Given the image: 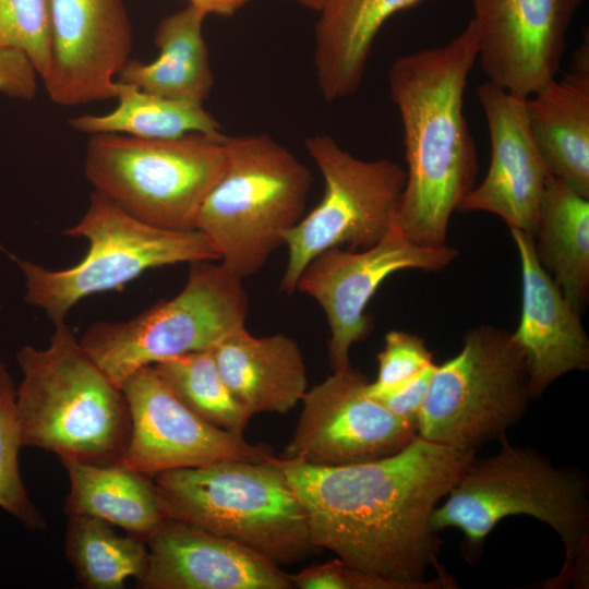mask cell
<instances>
[{
  "label": "cell",
  "mask_w": 589,
  "mask_h": 589,
  "mask_svg": "<svg viewBox=\"0 0 589 589\" xmlns=\"http://www.w3.org/2000/svg\"><path fill=\"white\" fill-rule=\"evenodd\" d=\"M476 453L416 436L399 452L348 466L276 457L305 508L316 549L396 589L455 588L431 517Z\"/></svg>",
  "instance_id": "1"
},
{
  "label": "cell",
  "mask_w": 589,
  "mask_h": 589,
  "mask_svg": "<svg viewBox=\"0 0 589 589\" xmlns=\"http://www.w3.org/2000/svg\"><path fill=\"white\" fill-rule=\"evenodd\" d=\"M477 55L469 21L447 44L398 57L388 72L407 163L395 225L417 245L447 244L450 216L474 187L478 158L464 96Z\"/></svg>",
  "instance_id": "2"
},
{
  "label": "cell",
  "mask_w": 589,
  "mask_h": 589,
  "mask_svg": "<svg viewBox=\"0 0 589 589\" xmlns=\"http://www.w3.org/2000/svg\"><path fill=\"white\" fill-rule=\"evenodd\" d=\"M500 450L476 457L448 491L431 517L435 532L457 528L464 533L469 556L481 550L485 538L504 518L529 516L551 527L561 538L565 556L548 589L588 588L589 585V483L570 466H555L532 447L500 440Z\"/></svg>",
  "instance_id": "3"
},
{
  "label": "cell",
  "mask_w": 589,
  "mask_h": 589,
  "mask_svg": "<svg viewBox=\"0 0 589 589\" xmlns=\"http://www.w3.org/2000/svg\"><path fill=\"white\" fill-rule=\"evenodd\" d=\"M15 412L23 446L91 464L119 462L130 429L124 395L71 328L55 324L44 349L22 347Z\"/></svg>",
  "instance_id": "4"
},
{
  "label": "cell",
  "mask_w": 589,
  "mask_h": 589,
  "mask_svg": "<svg viewBox=\"0 0 589 589\" xmlns=\"http://www.w3.org/2000/svg\"><path fill=\"white\" fill-rule=\"evenodd\" d=\"M154 477L163 513L230 539L277 565L305 560L316 549L304 506L272 456L180 468Z\"/></svg>",
  "instance_id": "5"
},
{
  "label": "cell",
  "mask_w": 589,
  "mask_h": 589,
  "mask_svg": "<svg viewBox=\"0 0 589 589\" xmlns=\"http://www.w3.org/2000/svg\"><path fill=\"white\" fill-rule=\"evenodd\" d=\"M225 167L204 200L196 230L242 279L257 273L304 216L310 169L266 134L225 135Z\"/></svg>",
  "instance_id": "6"
},
{
  "label": "cell",
  "mask_w": 589,
  "mask_h": 589,
  "mask_svg": "<svg viewBox=\"0 0 589 589\" xmlns=\"http://www.w3.org/2000/svg\"><path fill=\"white\" fill-rule=\"evenodd\" d=\"M224 139L93 134L84 172L95 192L139 220L168 230H196L201 206L225 167Z\"/></svg>",
  "instance_id": "7"
},
{
  "label": "cell",
  "mask_w": 589,
  "mask_h": 589,
  "mask_svg": "<svg viewBox=\"0 0 589 589\" xmlns=\"http://www.w3.org/2000/svg\"><path fill=\"white\" fill-rule=\"evenodd\" d=\"M63 233L88 242L86 255L72 267L48 269L11 255L24 275L26 302L41 309L53 324L64 322L83 298L121 290L148 269L219 261L217 251L201 231L154 227L97 192L92 194L80 221Z\"/></svg>",
  "instance_id": "8"
},
{
  "label": "cell",
  "mask_w": 589,
  "mask_h": 589,
  "mask_svg": "<svg viewBox=\"0 0 589 589\" xmlns=\"http://www.w3.org/2000/svg\"><path fill=\"white\" fill-rule=\"evenodd\" d=\"M242 278L220 261L191 263L182 290L133 318L97 322L79 339L119 388L137 370L215 348L245 327L249 298Z\"/></svg>",
  "instance_id": "9"
},
{
  "label": "cell",
  "mask_w": 589,
  "mask_h": 589,
  "mask_svg": "<svg viewBox=\"0 0 589 589\" xmlns=\"http://www.w3.org/2000/svg\"><path fill=\"white\" fill-rule=\"evenodd\" d=\"M531 399L525 356L513 334L479 325L465 334L457 354L436 364L417 435L476 453L506 435Z\"/></svg>",
  "instance_id": "10"
},
{
  "label": "cell",
  "mask_w": 589,
  "mask_h": 589,
  "mask_svg": "<svg viewBox=\"0 0 589 589\" xmlns=\"http://www.w3.org/2000/svg\"><path fill=\"white\" fill-rule=\"evenodd\" d=\"M324 179L318 204L285 236L288 262L279 288L286 294L318 253L332 248L363 250L376 244L395 223L406 170L390 159H360L330 135L305 139Z\"/></svg>",
  "instance_id": "11"
},
{
  "label": "cell",
  "mask_w": 589,
  "mask_h": 589,
  "mask_svg": "<svg viewBox=\"0 0 589 589\" xmlns=\"http://www.w3.org/2000/svg\"><path fill=\"white\" fill-rule=\"evenodd\" d=\"M458 255L450 247L426 248L412 243L394 225L374 245L363 250L327 249L314 256L301 273L296 290L314 299L329 326L327 342L332 372L351 366L350 349L372 328L365 314L381 284L404 269L435 272Z\"/></svg>",
  "instance_id": "12"
},
{
  "label": "cell",
  "mask_w": 589,
  "mask_h": 589,
  "mask_svg": "<svg viewBox=\"0 0 589 589\" xmlns=\"http://www.w3.org/2000/svg\"><path fill=\"white\" fill-rule=\"evenodd\" d=\"M369 381L352 366L332 372L306 390L302 410L280 458L335 467L393 455L418 433L366 392Z\"/></svg>",
  "instance_id": "13"
},
{
  "label": "cell",
  "mask_w": 589,
  "mask_h": 589,
  "mask_svg": "<svg viewBox=\"0 0 589 589\" xmlns=\"http://www.w3.org/2000/svg\"><path fill=\"white\" fill-rule=\"evenodd\" d=\"M121 390L130 429L119 462L134 471L153 477L172 469L228 460L264 461L273 456L267 447L199 417L152 365L132 374Z\"/></svg>",
  "instance_id": "14"
},
{
  "label": "cell",
  "mask_w": 589,
  "mask_h": 589,
  "mask_svg": "<svg viewBox=\"0 0 589 589\" xmlns=\"http://www.w3.org/2000/svg\"><path fill=\"white\" fill-rule=\"evenodd\" d=\"M585 0H470L488 82L527 97L561 71L570 24Z\"/></svg>",
  "instance_id": "15"
},
{
  "label": "cell",
  "mask_w": 589,
  "mask_h": 589,
  "mask_svg": "<svg viewBox=\"0 0 589 589\" xmlns=\"http://www.w3.org/2000/svg\"><path fill=\"white\" fill-rule=\"evenodd\" d=\"M50 62L43 79L57 105L115 98L132 29L123 0H48Z\"/></svg>",
  "instance_id": "16"
},
{
  "label": "cell",
  "mask_w": 589,
  "mask_h": 589,
  "mask_svg": "<svg viewBox=\"0 0 589 589\" xmlns=\"http://www.w3.org/2000/svg\"><path fill=\"white\" fill-rule=\"evenodd\" d=\"M483 109L491 159L485 177L464 197L458 212H486L509 229L534 236L549 169L532 136L526 97L490 82L477 87Z\"/></svg>",
  "instance_id": "17"
},
{
  "label": "cell",
  "mask_w": 589,
  "mask_h": 589,
  "mask_svg": "<svg viewBox=\"0 0 589 589\" xmlns=\"http://www.w3.org/2000/svg\"><path fill=\"white\" fill-rule=\"evenodd\" d=\"M144 589H290L288 574L253 550L166 519L147 539Z\"/></svg>",
  "instance_id": "18"
},
{
  "label": "cell",
  "mask_w": 589,
  "mask_h": 589,
  "mask_svg": "<svg viewBox=\"0 0 589 589\" xmlns=\"http://www.w3.org/2000/svg\"><path fill=\"white\" fill-rule=\"evenodd\" d=\"M521 266V316L512 333L521 349L532 398L561 376L589 369V339L579 312L539 262L533 237L510 229Z\"/></svg>",
  "instance_id": "19"
},
{
  "label": "cell",
  "mask_w": 589,
  "mask_h": 589,
  "mask_svg": "<svg viewBox=\"0 0 589 589\" xmlns=\"http://www.w3.org/2000/svg\"><path fill=\"white\" fill-rule=\"evenodd\" d=\"M529 127L551 176L589 197V49L584 43L569 72L526 97Z\"/></svg>",
  "instance_id": "20"
},
{
  "label": "cell",
  "mask_w": 589,
  "mask_h": 589,
  "mask_svg": "<svg viewBox=\"0 0 589 589\" xmlns=\"http://www.w3.org/2000/svg\"><path fill=\"white\" fill-rule=\"evenodd\" d=\"M214 354L231 394L252 416L286 414L308 390L300 347L285 334L257 337L242 327L219 342Z\"/></svg>",
  "instance_id": "21"
},
{
  "label": "cell",
  "mask_w": 589,
  "mask_h": 589,
  "mask_svg": "<svg viewBox=\"0 0 589 589\" xmlns=\"http://www.w3.org/2000/svg\"><path fill=\"white\" fill-rule=\"evenodd\" d=\"M434 0H322L314 27L318 91L333 103L360 88L375 38L396 13Z\"/></svg>",
  "instance_id": "22"
},
{
  "label": "cell",
  "mask_w": 589,
  "mask_h": 589,
  "mask_svg": "<svg viewBox=\"0 0 589 589\" xmlns=\"http://www.w3.org/2000/svg\"><path fill=\"white\" fill-rule=\"evenodd\" d=\"M70 479L64 510L99 518L143 541L167 519L149 476L121 462L91 464L61 458Z\"/></svg>",
  "instance_id": "23"
},
{
  "label": "cell",
  "mask_w": 589,
  "mask_h": 589,
  "mask_svg": "<svg viewBox=\"0 0 589 589\" xmlns=\"http://www.w3.org/2000/svg\"><path fill=\"white\" fill-rule=\"evenodd\" d=\"M205 17L192 5L166 15L155 32L157 58L147 63L129 60L117 81L164 97L203 103L214 84L203 36Z\"/></svg>",
  "instance_id": "24"
},
{
  "label": "cell",
  "mask_w": 589,
  "mask_h": 589,
  "mask_svg": "<svg viewBox=\"0 0 589 589\" xmlns=\"http://www.w3.org/2000/svg\"><path fill=\"white\" fill-rule=\"evenodd\" d=\"M533 240L539 262L580 312L589 288V197L550 176Z\"/></svg>",
  "instance_id": "25"
},
{
  "label": "cell",
  "mask_w": 589,
  "mask_h": 589,
  "mask_svg": "<svg viewBox=\"0 0 589 589\" xmlns=\"http://www.w3.org/2000/svg\"><path fill=\"white\" fill-rule=\"evenodd\" d=\"M117 107L105 115H82L69 120L87 134L118 133L148 140L179 139L192 133L220 136L221 124L203 103L168 98L132 84L116 82Z\"/></svg>",
  "instance_id": "26"
},
{
  "label": "cell",
  "mask_w": 589,
  "mask_h": 589,
  "mask_svg": "<svg viewBox=\"0 0 589 589\" xmlns=\"http://www.w3.org/2000/svg\"><path fill=\"white\" fill-rule=\"evenodd\" d=\"M65 554L88 589H121L127 579H140L148 562L145 541L120 536L112 525L86 515L69 516Z\"/></svg>",
  "instance_id": "27"
},
{
  "label": "cell",
  "mask_w": 589,
  "mask_h": 589,
  "mask_svg": "<svg viewBox=\"0 0 589 589\" xmlns=\"http://www.w3.org/2000/svg\"><path fill=\"white\" fill-rule=\"evenodd\" d=\"M152 366L194 413L219 429L243 435L253 416L225 383L214 348L171 357Z\"/></svg>",
  "instance_id": "28"
},
{
  "label": "cell",
  "mask_w": 589,
  "mask_h": 589,
  "mask_svg": "<svg viewBox=\"0 0 589 589\" xmlns=\"http://www.w3.org/2000/svg\"><path fill=\"white\" fill-rule=\"evenodd\" d=\"M16 388L0 361V507L28 529H44L46 521L31 502L19 468L23 447L15 412Z\"/></svg>",
  "instance_id": "29"
},
{
  "label": "cell",
  "mask_w": 589,
  "mask_h": 589,
  "mask_svg": "<svg viewBox=\"0 0 589 589\" xmlns=\"http://www.w3.org/2000/svg\"><path fill=\"white\" fill-rule=\"evenodd\" d=\"M0 48L23 52L43 80L50 62L48 0H0Z\"/></svg>",
  "instance_id": "30"
},
{
  "label": "cell",
  "mask_w": 589,
  "mask_h": 589,
  "mask_svg": "<svg viewBox=\"0 0 589 589\" xmlns=\"http://www.w3.org/2000/svg\"><path fill=\"white\" fill-rule=\"evenodd\" d=\"M377 361V376L366 386L372 397L401 384L434 363L431 351L420 336L397 329L385 335Z\"/></svg>",
  "instance_id": "31"
},
{
  "label": "cell",
  "mask_w": 589,
  "mask_h": 589,
  "mask_svg": "<svg viewBox=\"0 0 589 589\" xmlns=\"http://www.w3.org/2000/svg\"><path fill=\"white\" fill-rule=\"evenodd\" d=\"M288 576L292 587L300 589H396L386 580L349 567L338 557Z\"/></svg>",
  "instance_id": "32"
},
{
  "label": "cell",
  "mask_w": 589,
  "mask_h": 589,
  "mask_svg": "<svg viewBox=\"0 0 589 589\" xmlns=\"http://www.w3.org/2000/svg\"><path fill=\"white\" fill-rule=\"evenodd\" d=\"M435 368L436 364L432 363L409 380L373 397L397 417L418 425V416L426 398Z\"/></svg>",
  "instance_id": "33"
},
{
  "label": "cell",
  "mask_w": 589,
  "mask_h": 589,
  "mask_svg": "<svg viewBox=\"0 0 589 589\" xmlns=\"http://www.w3.org/2000/svg\"><path fill=\"white\" fill-rule=\"evenodd\" d=\"M37 72L21 51L0 48V93L32 100L37 89Z\"/></svg>",
  "instance_id": "34"
},
{
  "label": "cell",
  "mask_w": 589,
  "mask_h": 589,
  "mask_svg": "<svg viewBox=\"0 0 589 589\" xmlns=\"http://www.w3.org/2000/svg\"><path fill=\"white\" fill-rule=\"evenodd\" d=\"M189 5H192L202 11L206 16L215 15H232L250 0H188Z\"/></svg>",
  "instance_id": "35"
},
{
  "label": "cell",
  "mask_w": 589,
  "mask_h": 589,
  "mask_svg": "<svg viewBox=\"0 0 589 589\" xmlns=\"http://www.w3.org/2000/svg\"><path fill=\"white\" fill-rule=\"evenodd\" d=\"M293 1L315 12L318 10L322 2V0H293Z\"/></svg>",
  "instance_id": "36"
}]
</instances>
